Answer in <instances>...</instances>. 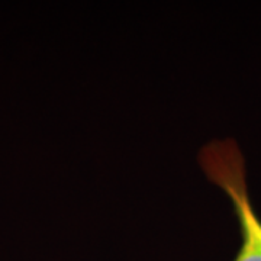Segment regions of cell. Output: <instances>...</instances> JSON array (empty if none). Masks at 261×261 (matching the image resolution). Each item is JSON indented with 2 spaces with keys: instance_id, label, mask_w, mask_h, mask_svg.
I'll use <instances>...</instances> for the list:
<instances>
[{
  "instance_id": "6da1fadb",
  "label": "cell",
  "mask_w": 261,
  "mask_h": 261,
  "mask_svg": "<svg viewBox=\"0 0 261 261\" xmlns=\"http://www.w3.org/2000/svg\"><path fill=\"white\" fill-rule=\"evenodd\" d=\"M200 167L209 181L224 190L237 214L243 244L233 261H261V219L248 195L245 160L231 138L206 144L199 154Z\"/></svg>"
}]
</instances>
